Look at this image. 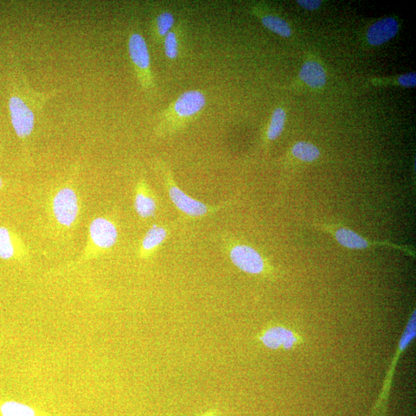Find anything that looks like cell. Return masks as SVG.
<instances>
[{"label": "cell", "mask_w": 416, "mask_h": 416, "mask_svg": "<svg viewBox=\"0 0 416 416\" xmlns=\"http://www.w3.org/2000/svg\"><path fill=\"white\" fill-rule=\"evenodd\" d=\"M175 19L170 11H162L153 18L150 25V34L152 40L156 43H162L164 37L174 28Z\"/></svg>", "instance_id": "cell-14"}, {"label": "cell", "mask_w": 416, "mask_h": 416, "mask_svg": "<svg viewBox=\"0 0 416 416\" xmlns=\"http://www.w3.org/2000/svg\"><path fill=\"white\" fill-rule=\"evenodd\" d=\"M57 91L40 92L32 88L23 74L15 75L9 98L12 127L21 142L28 145L34 132L36 119Z\"/></svg>", "instance_id": "cell-1"}, {"label": "cell", "mask_w": 416, "mask_h": 416, "mask_svg": "<svg viewBox=\"0 0 416 416\" xmlns=\"http://www.w3.org/2000/svg\"><path fill=\"white\" fill-rule=\"evenodd\" d=\"M292 153L294 157L305 162L316 161L320 157V151L316 145L304 142L294 144Z\"/></svg>", "instance_id": "cell-20"}, {"label": "cell", "mask_w": 416, "mask_h": 416, "mask_svg": "<svg viewBox=\"0 0 416 416\" xmlns=\"http://www.w3.org/2000/svg\"><path fill=\"white\" fill-rule=\"evenodd\" d=\"M299 76L300 80L311 88H322L326 83L325 69L316 61H307L300 69Z\"/></svg>", "instance_id": "cell-15"}, {"label": "cell", "mask_w": 416, "mask_h": 416, "mask_svg": "<svg viewBox=\"0 0 416 416\" xmlns=\"http://www.w3.org/2000/svg\"><path fill=\"white\" fill-rule=\"evenodd\" d=\"M207 105L206 94L199 89H189L179 95L158 115L155 135L158 138L175 135L197 119Z\"/></svg>", "instance_id": "cell-2"}, {"label": "cell", "mask_w": 416, "mask_h": 416, "mask_svg": "<svg viewBox=\"0 0 416 416\" xmlns=\"http://www.w3.org/2000/svg\"><path fill=\"white\" fill-rule=\"evenodd\" d=\"M286 121V112L284 109L278 107L274 111L270 124L266 130V138L270 142L278 139L283 133Z\"/></svg>", "instance_id": "cell-19"}, {"label": "cell", "mask_w": 416, "mask_h": 416, "mask_svg": "<svg viewBox=\"0 0 416 416\" xmlns=\"http://www.w3.org/2000/svg\"><path fill=\"white\" fill-rule=\"evenodd\" d=\"M127 47L140 87L146 93L152 94L155 91L156 83L152 72L149 46L142 34L138 31L131 32L128 38Z\"/></svg>", "instance_id": "cell-4"}, {"label": "cell", "mask_w": 416, "mask_h": 416, "mask_svg": "<svg viewBox=\"0 0 416 416\" xmlns=\"http://www.w3.org/2000/svg\"><path fill=\"white\" fill-rule=\"evenodd\" d=\"M197 416H222L217 409H209V410L202 413Z\"/></svg>", "instance_id": "cell-24"}, {"label": "cell", "mask_w": 416, "mask_h": 416, "mask_svg": "<svg viewBox=\"0 0 416 416\" xmlns=\"http://www.w3.org/2000/svg\"><path fill=\"white\" fill-rule=\"evenodd\" d=\"M25 248L14 232L6 227H0V259L10 260L23 254Z\"/></svg>", "instance_id": "cell-13"}, {"label": "cell", "mask_w": 416, "mask_h": 416, "mask_svg": "<svg viewBox=\"0 0 416 416\" xmlns=\"http://www.w3.org/2000/svg\"><path fill=\"white\" fill-rule=\"evenodd\" d=\"M170 230L168 227L160 225L152 226L146 232L140 242L139 256L142 259H149L168 239Z\"/></svg>", "instance_id": "cell-11"}, {"label": "cell", "mask_w": 416, "mask_h": 416, "mask_svg": "<svg viewBox=\"0 0 416 416\" xmlns=\"http://www.w3.org/2000/svg\"><path fill=\"white\" fill-rule=\"evenodd\" d=\"M259 340L270 349L289 350L300 342V338L293 331L283 326L274 325L262 331Z\"/></svg>", "instance_id": "cell-9"}, {"label": "cell", "mask_w": 416, "mask_h": 416, "mask_svg": "<svg viewBox=\"0 0 416 416\" xmlns=\"http://www.w3.org/2000/svg\"><path fill=\"white\" fill-rule=\"evenodd\" d=\"M156 165L157 169L161 171L164 186L168 191L171 202L184 215L190 219H200V217L215 215L228 207V202L219 204V206H208L206 204L194 199L177 186L173 172L166 162L162 160H157Z\"/></svg>", "instance_id": "cell-3"}, {"label": "cell", "mask_w": 416, "mask_h": 416, "mask_svg": "<svg viewBox=\"0 0 416 416\" xmlns=\"http://www.w3.org/2000/svg\"><path fill=\"white\" fill-rule=\"evenodd\" d=\"M336 238L339 244L349 248L364 249L369 246V243L366 239L347 228L338 230Z\"/></svg>", "instance_id": "cell-18"}, {"label": "cell", "mask_w": 416, "mask_h": 416, "mask_svg": "<svg viewBox=\"0 0 416 416\" xmlns=\"http://www.w3.org/2000/svg\"><path fill=\"white\" fill-rule=\"evenodd\" d=\"M3 185H4V183H3V179H2L1 176H0V190H1L2 188H3Z\"/></svg>", "instance_id": "cell-25"}, {"label": "cell", "mask_w": 416, "mask_h": 416, "mask_svg": "<svg viewBox=\"0 0 416 416\" xmlns=\"http://www.w3.org/2000/svg\"><path fill=\"white\" fill-rule=\"evenodd\" d=\"M416 316L415 310L412 314L411 318H409L408 322L406 325L404 332L399 342L398 350L396 351L395 356L393 361L388 374L387 375L385 384H384L382 393H381L376 405L375 406L372 415L371 416H385L387 410V404L388 400V395L390 391V387H391V383L394 375L395 368L398 362L399 356L408 347L409 344L413 340L416 335Z\"/></svg>", "instance_id": "cell-8"}, {"label": "cell", "mask_w": 416, "mask_h": 416, "mask_svg": "<svg viewBox=\"0 0 416 416\" xmlns=\"http://www.w3.org/2000/svg\"><path fill=\"white\" fill-rule=\"evenodd\" d=\"M118 239V230L111 220L99 217L93 220L89 228V241L85 257L89 258L111 249Z\"/></svg>", "instance_id": "cell-5"}, {"label": "cell", "mask_w": 416, "mask_h": 416, "mask_svg": "<svg viewBox=\"0 0 416 416\" xmlns=\"http://www.w3.org/2000/svg\"><path fill=\"white\" fill-rule=\"evenodd\" d=\"M183 34L182 24L175 25L164 37L163 46L164 54L169 61H174L180 54V45Z\"/></svg>", "instance_id": "cell-17"}, {"label": "cell", "mask_w": 416, "mask_h": 416, "mask_svg": "<svg viewBox=\"0 0 416 416\" xmlns=\"http://www.w3.org/2000/svg\"><path fill=\"white\" fill-rule=\"evenodd\" d=\"M51 208L54 219L60 226L72 228L80 213L79 197L73 187L66 185L56 192Z\"/></svg>", "instance_id": "cell-6"}, {"label": "cell", "mask_w": 416, "mask_h": 416, "mask_svg": "<svg viewBox=\"0 0 416 416\" xmlns=\"http://www.w3.org/2000/svg\"><path fill=\"white\" fill-rule=\"evenodd\" d=\"M297 3L307 10H316L322 3L320 0H298Z\"/></svg>", "instance_id": "cell-23"}, {"label": "cell", "mask_w": 416, "mask_h": 416, "mask_svg": "<svg viewBox=\"0 0 416 416\" xmlns=\"http://www.w3.org/2000/svg\"><path fill=\"white\" fill-rule=\"evenodd\" d=\"M3 416H36L33 408L14 401L6 402L0 407Z\"/></svg>", "instance_id": "cell-21"}, {"label": "cell", "mask_w": 416, "mask_h": 416, "mask_svg": "<svg viewBox=\"0 0 416 416\" xmlns=\"http://www.w3.org/2000/svg\"><path fill=\"white\" fill-rule=\"evenodd\" d=\"M134 209L142 219H150L157 213L156 197L144 178L140 179L135 187Z\"/></svg>", "instance_id": "cell-10"}, {"label": "cell", "mask_w": 416, "mask_h": 416, "mask_svg": "<svg viewBox=\"0 0 416 416\" xmlns=\"http://www.w3.org/2000/svg\"><path fill=\"white\" fill-rule=\"evenodd\" d=\"M228 257L233 265L250 274H261L266 272V263L262 256L252 247L234 241L223 242Z\"/></svg>", "instance_id": "cell-7"}, {"label": "cell", "mask_w": 416, "mask_h": 416, "mask_svg": "<svg viewBox=\"0 0 416 416\" xmlns=\"http://www.w3.org/2000/svg\"><path fill=\"white\" fill-rule=\"evenodd\" d=\"M399 85L405 87H415L416 85V74L414 72L403 74L398 79Z\"/></svg>", "instance_id": "cell-22"}, {"label": "cell", "mask_w": 416, "mask_h": 416, "mask_svg": "<svg viewBox=\"0 0 416 416\" xmlns=\"http://www.w3.org/2000/svg\"><path fill=\"white\" fill-rule=\"evenodd\" d=\"M399 23L393 17H386L371 25L367 32L368 42L373 46H380L393 39L398 33Z\"/></svg>", "instance_id": "cell-12"}, {"label": "cell", "mask_w": 416, "mask_h": 416, "mask_svg": "<svg viewBox=\"0 0 416 416\" xmlns=\"http://www.w3.org/2000/svg\"><path fill=\"white\" fill-rule=\"evenodd\" d=\"M254 14L257 15L264 27L281 37H290L292 34V28L283 19L270 14H263L253 8Z\"/></svg>", "instance_id": "cell-16"}]
</instances>
